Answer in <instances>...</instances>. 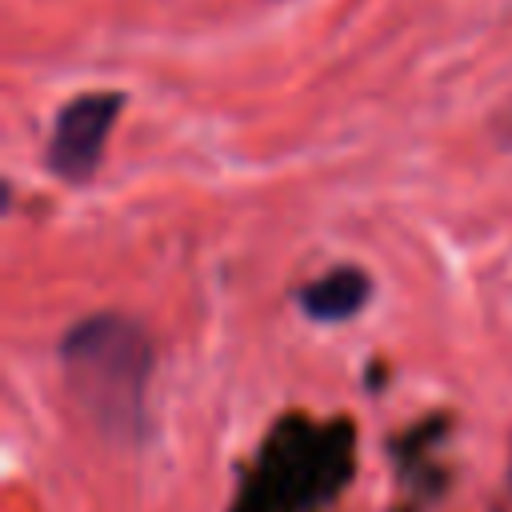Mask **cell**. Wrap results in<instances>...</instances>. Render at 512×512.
<instances>
[{
  "instance_id": "3",
  "label": "cell",
  "mask_w": 512,
  "mask_h": 512,
  "mask_svg": "<svg viewBox=\"0 0 512 512\" xmlns=\"http://www.w3.org/2000/svg\"><path fill=\"white\" fill-rule=\"evenodd\" d=\"M368 300V276L360 268H332L300 292V304L316 320H344Z\"/></svg>"
},
{
  "instance_id": "1",
  "label": "cell",
  "mask_w": 512,
  "mask_h": 512,
  "mask_svg": "<svg viewBox=\"0 0 512 512\" xmlns=\"http://www.w3.org/2000/svg\"><path fill=\"white\" fill-rule=\"evenodd\" d=\"M60 364L72 396L108 432L128 436L144 416L152 344L128 316H88L60 340Z\"/></svg>"
},
{
  "instance_id": "2",
  "label": "cell",
  "mask_w": 512,
  "mask_h": 512,
  "mask_svg": "<svg viewBox=\"0 0 512 512\" xmlns=\"http://www.w3.org/2000/svg\"><path fill=\"white\" fill-rule=\"evenodd\" d=\"M120 108H124L120 92H84V96L68 100L52 124L48 168L72 184L88 180L104 160V144L112 136Z\"/></svg>"
}]
</instances>
